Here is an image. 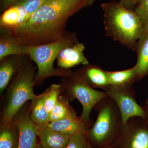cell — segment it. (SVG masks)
Listing matches in <instances>:
<instances>
[{
    "mask_svg": "<svg viewBox=\"0 0 148 148\" xmlns=\"http://www.w3.org/2000/svg\"><path fill=\"white\" fill-rule=\"evenodd\" d=\"M95 0H49L26 22L7 30L28 47L50 43L66 34L70 17Z\"/></svg>",
    "mask_w": 148,
    "mask_h": 148,
    "instance_id": "obj_1",
    "label": "cell"
},
{
    "mask_svg": "<svg viewBox=\"0 0 148 148\" xmlns=\"http://www.w3.org/2000/svg\"><path fill=\"white\" fill-rule=\"evenodd\" d=\"M101 7L104 12L106 35L136 51L144 27L135 11L115 2L102 4Z\"/></svg>",
    "mask_w": 148,
    "mask_h": 148,
    "instance_id": "obj_2",
    "label": "cell"
},
{
    "mask_svg": "<svg viewBox=\"0 0 148 148\" xmlns=\"http://www.w3.org/2000/svg\"><path fill=\"white\" fill-rule=\"evenodd\" d=\"M98 116L86 137L89 143L100 148H108L116 140L122 124L121 114L113 99H102L94 106Z\"/></svg>",
    "mask_w": 148,
    "mask_h": 148,
    "instance_id": "obj_3",
    "label": "cell"
},
{
    "mask_svg": "<svg viewBox=\"0 0 148 148\" xmlns=\"http://www.w3.org/2000/svg\"><path fill=\"white\" fill-rule=\"evenodd\" d=\"M36 75L34 66L28 60L14 77L7 87L1 124L11 122L27 101L36 96L34 87Z\"/></svg>",
    "mask_w": 148,
    "mask_h": 148,
    "instance_id": "obj_4",
    "label": "cell"
},
{
    "mask_svg": "<svg viewBox=\"0 0 148 148\" xmlns=\"http://www.w3.org/2000/svg\"><path fill=\"white\" fill-rule=\"evenodd\" d=\"M77 42L76 34L67 32L62 38L54 42L28 47V56L36 64L38 68L36 84L50 77L57 76L67 78L71 76L74 73L71 70L59 67L54 68L53 62L61 51Z\"/></svg>",
    "mask_w": 148,
    "mask_h": 148,
    "instance_id": "obj_5",
    "label": "cell"
},
{
    "mask_svg": "<svg viewBox=\"0 0 148 148\" xmlns=\"http://www.w3.org/2000/svg\"><path fill=\"white\" fill-rule=\"evenodd\" d=\"M63 83L68 99H77L82 105L81 119L85 122H90L89 116L91 110L99 101L108 97L106 92L95 90L90 86L77 71L66 78Z\"/></svg>",
    "mask_w": 148,
    "mask_h": 148,
    "instance_id": "obj_6",
    "label": "cell"
},
{
    "mask_svg": "<svg viewBox=\"0 0 148 148\" xmlns=\"http://www.w3.org/2000/svg\"><path fill=\"white\" fill-rule=\"evenodd\" d=\"M112 148H148V125L140 117L130 118L122 123Z\"/></svg>",
    "mask_w": 148,
    "mask_h": 148,
    "instance_id": "obj_7",
    "label": "cell"
},
{
    "mask_svg": "<svg viewBox=\"0 0 148 148\" xmlns=\"http://www.w3.org/2000/svg\"><path fill=\"white\" fill-rule=\"evenodd\" d=\"M103 90L108 97L113 99L116 103L121 114L122 123H125L133 117L145 119V108L136 102V94L132 84L119 86L109 85Z\"/></svg>",
    "mask_w": 148,
    "mask_h": 148,
    "instance_id": "obj_8",
    "label": "cell"
},
{
    "mask_svg": "<svg viewBox=\"0 0 148 148\" xmlns=\"http://www.w3.org/2000/svg\"><path fill=\"white\" fill-rule=\"evenodd\" d=\"M30 106L24 105L15 115L12 122L18 128L19 140L17 148H37L36 124L30 116Z\"/></svg>",
    "mask_w": 148,
    "mask_h": 148,
    "instance_id": "obj_9",
    "label": "cell"
},
{
    "mask_svg": "<svg viewBox=\"0 0 148 148\" xmlns=\"http://www.w3.org/2000/svg\"><path fill=\"white\" fill-rule=\"evenodd\" d=\"M27 56L10 55L0 60V93L1 95L14 77L28 61Z\"/></svg>",
    "mask_w": 148,
    "mask_h": 148,
    "instance_id": "obj_10",
    "label": "cell"
},
{
    "mask_svg": "<svg viewBox=\"0 0 148 148\" xmlns=\"http://www.w3.org/2000/svg\"><path fill=\"white\" fill-rule=\"evenodd\" d=\"M84 45L79 42L64 49L56 58L58 67L69 70L76 65L88 64V61L84 54Z\"/></svg>",
    "mask_w": 148,
    "mask_h": 148,
    "instance_id": "obj_11",
    "label": "cell"
},
{
    "mask_svg": "<svg viewBox=\"0 0 148 148\" xmlns=\"http://www.w3.org/2000/svg\"><path fill=\"white\" fill-rule=\"evenodd\" d=\"M36 132L42 148H66L71 135L53 130L47 125H36Z\"/></svg>",
    "mask_w": 148,
    "mask_h": 148,
    "instance_id": "obj_12",
    "label": "cell"
},
{
    "mask_svg": "<svg viewBox=\"0 0 148 148\" xmlns=\"http://www.w3.org/2000/svg\"><path fill=\"white\" fill-rule=\"evenodd\" d=\"M90 122L83 121L77 114L64 119L51 122L47 125L51 129L71 135L77 133L86 134Z\"/></svg>",
    "mask_w": 148,
    "mask_h": 148,
    "instance_id": "obj_13",
    "label": "cell"
},
{
    "mask_svg": "<svg viewBox=\"0 0 148 148\" xmlns=\"http://www.w3.org/2000/svg\"><path fill=\"white\" fill-rule=\"evenodd\" d=\"M0 60L10 55L28 56V47L21 43L8 31L1 29Z\"/></svg>",
    "mask_w": 148,
    "mask_h": 148,
    "instance_id": "obj_14",
    "label": "cell"
},
{
    "mask_svg": "<svg viewBox=\"0 0 148 148\" xmlns=\"http://www.w3.org/2000/svg\"><path fill=\"white\" fill-rule=\"evenodd\" d=\"M30 17L23 7L14 4L2 14L0 18L1 29L11 30L26 22Z\"/></svg>",
    "mask_w": 148,
    "mask_h": 148,
    "instance_id": "obj_15",
    "label": "cell"
},
{
    "mask_svg": "<svg viewBox=\"0 0 148 148\" xmlns=\"http://www.w3.org/2000/svg\"><path fill=\"white\" fill-rule=\"evenodd\" d=\"M84 66L77 71L90 86L103 90L109 85L107 71L94 65L87 64Z\"/></svg>",
    "mask_w": 148,
    "mask_h": 148,
    "instance_id": "obj_16",
    "label": "cell"
},
{
    "mask_svg": "<svg viewBox=\"0 0 148 148\" xmlns=\"http://www.w3.org/2000/svg\"><path fill=\"white\" fill-rule=\"evenodd\" d=\"M136 51L138 58L135 66L139 81L148 75V29L144 30L138 40Z\"/></svg>",
    "mask_w": 148,
    "mask_h": 148,
    "instance_id": "obj_17",
    "label": "cell"
},
{
    "mask_svg": "<svg viewBox=\"0 0 148 148\" xmlns=\"http://www.w3.org/2000/svg\"><path fill=\"white\" fill-rule=\"evenodd\" d=\"M31 101L29 112L32 121L38 125L48 124L49 113L45 106L44 92L39 95H36Z\"/></svg>",
    "mask_w": 148,
    "mask_h": 148,
    "instance_id": "obj_18",
    "label": "cell"
},
{
    "mask_svg": "<svg viewBox=\"0 0 148 148\" xmlns=\"http://www.w3.org/2000/svg\"><path fill=\"white\" fill-rule=\"evenodd\" d=\"M0 128V148H17L19 132L12 121L1 124Z\"/></svg>",
    "mask_w": 148,
    "mask_h": 148,
    "instance_id": "obj_19",
    "label": "cell"
},
{
    "mask_svg": "<svg viewBox=\"0 0 148 148\" xmlns=\"http://www.w3.org/2000/svg\"><path fill=\"white\" fill-rule=\"evenodd\" d=\"M109 85L119 86L132 84L138 81L136 67L119 71H107Z\"/></svg>",
    "mask_w": 148,
    "mask_h": 148,
    "instance_id": "obj_20",
    "label": "cell"
},
{
    "mask_svg": "<svg viewBox=\"0 0 148 148\" xmlns=\"http://www.w3.org/2000/svg\"><path fill=\"white\" fill-rule=\"evenodd\" d=\"M76 114L69 104L67 97L59 95L58 101L49 113V122L57 121Z\"/></svg>",
    "mask_w": 148,
    "mask_h": 148,
    "instance_id": "obj_21",
    "label": "cell"
},
{
    "mask_svg": "<svg viewBox=\"0 0 148 148\" xmlns=\"http://www.w3.org/2000/svg\"><path fill=\"white\" fill-rule=\"evenodd\" d=\"M62 89L61 84H53L44 92L45 106L49 113L57 103Z\"/></svg>",
    "mask_w": 148,
    "mask_h": 148,
    "instance_id": "obj_22",
    "label": "cell"
},
{
    "mask_svg": "<svg viewBox=\"0 0 148 148\" xmlns=\"http://www.w3.org/2000/svg\"><path fill=\"white\" fill-rule=\"evenodd\" d=\"M48 1L49 0H18L14 4L23 7L31 17Z\"/></svg>",
    "mask_w": 148,
    "mask_h": 148,
    "instance_id": "obj_23",
    "label": "cell"
},
{
    "mask_svg": "<svg viewBox=\"0 0 148 148\" xmlns=\"http://www.w3.org/2000/svg\"><path fill=\"white\" fill-rule=\"evenodd\" d=\"M84 133H77L70 135L66 148H88V142Z\"/></svg>",
    "mask_w": 148,
    "mask_h": 148,
    "instance_id": "obj_24",
    "label": "cell"
},
{
    "mask_svg": "<svg viewBox=\"0 0 148 148\" xmlns=\"http://www.w3.org/2000/svg\"><path fill=\"white\" fill-rule=\"evenodd\" d=\"M135 11L140 17L144 30L148 29V0H141L135 8Z\"/></svg>",
    "mask_w": 148,
    "mask_h": 148,
    "instance_id": "obj_25",
    "label": "cell"
},
{
    "mask_svg": "<svg viewBox=\"0 0 148 148\" xmlns=\"http://www.w3.org/2000/svg\"><path fill=\"white\" fill-rule=\"evenodd\" d=\"M119 3L124 7L132 10L135 5L138 4V0H121Z\"/></svg>",
    "mask_w": 148,
    "mask_h": 148,
    "instance_id": "obj_26",
    "label": "cell"
},
{
    "mask_svg": "<svg viewBox=\"0 0 148 148\" xmlns=\"http://www.w3.org/2000/svg\"><path fill=\"white\" fill-rule=\"evenodd\" d=\"M18 0H1V10L2 11H4L8 8Z\"/></svg>",
    "mask_w": 148,
    "mask_h": 148,
    "instance_id": "obj_27",
    "label": "cell"
},
{
    "mask_svg": "<svg viewBox=\"0 0 148 148\" xmlns=\"http://www.w3.org/2000/svg\"><path fill=\"white\" fill-rule=\"evenodd\" d=\"M144 107L145 108L146 113V116L145 120L148 125V98L145 101V106H144Z\"/></svg>",
    "mask_w": 148,
    "mask_h": 148,
    "instance_id": "obj_28",
    "label": "cell"
},
{
    "mask_svg": "<svg viewBox=\"0 0 148 148\" xmlns=\"http://www.w3.org/2000/svg\"><path fill=\"white\" fill-rule=\"evenodd\" d=\"M88 148H93L92 146L90 145V143L89 142H88Z\"/></svg>",
    "mask_w": 148,
    "mask_h": 148,
    "instance_id": "obj_29",
    "label": "cell"
},
{
    "mask_svg": "<svg viewBox=\"0 0 148 148\" xmlns=\"http://www.w3.org/2000/svg\"><path fill=\"white\" fill-rule=\"evenodd\" d=\"M37 148H42L40 146V145L39 144V145H38V146H37Z\"/></svg>",
    "mask_w": 148,
    "mask_h": 148,
    "instance_id": "obj_30",
    "label": "cell"
},
{
    "mask_svg": "<svg viewBox=\"0 0 148 148\" xmlns=\"http://www.w3.org/2000/svg\"><path fill=\"white\" fill-rule=\"evenodd\" d=\"M140 1H141V0H138V3H139V2H140Z\"/></svg>",
    "mask_w": 148,
    "mask_h": 148,
    "instance_id": "obj_31",
    "label": "cell"
},
{
    "mask_svg": "<svg viewBox=\"0 0 148 148\" xmlns=\"http://www.w3.org/2000/svg\"><path fill=\"white\" fill-rule=\"evenodd\" d=\"M108 148H112V147H109Z\"/></svg>",
    "mask_w": 148,
    "mask_h": 148,
    "instance_id": "obj_32",
    "label": "cell"
}]
</instances>
